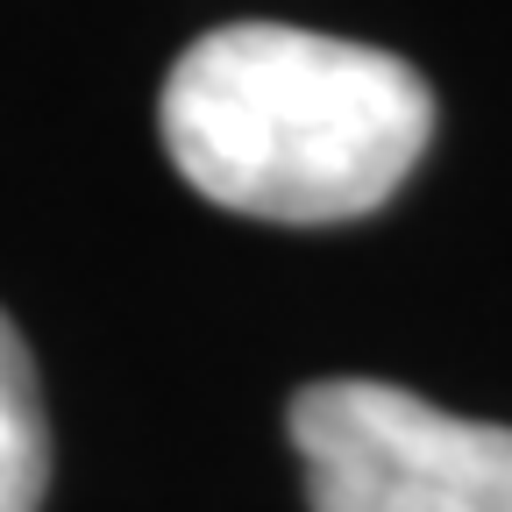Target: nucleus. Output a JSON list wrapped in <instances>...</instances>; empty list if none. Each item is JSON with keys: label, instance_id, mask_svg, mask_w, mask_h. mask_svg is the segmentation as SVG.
<instances>
[{"label": "nucleus", "instance_id": "obj_3", "mask_svg": "<svg viewBox=\"0 0 512 512\" xmlns=\"http://www.w3.org/2000/svg\"><path fill=\"white\" fill-rule=\"evenodd\" d=\"M50 484V427L36 399V363L0 313V512H36Z\"/></svg>", "mask_w": 512, "mask_h": 512}, {"label": "nucleus", "instance_id": "obj_1", "mask_svg": "<svg viewBox=\"0 0 512 512\" xmlns=\"http://www.w3.org/2000/svg\"><path fill=\"white\" fill-rule=\"evenodd\" d=\"M164 150L200 200L256 221H356L413 178L434 93L406 57L292 22H228L157 100Z\"/></svg>", "mask_w": 512, "mask_h": 512}, {"label": "nucleus", "instance_id": "obj_2", "mask_svg": "<svg viewBox=\"0 0 512 512\" xmlns=\"http://www.w3.org/2000/svg\"><path fill=\"white\" fill-rule=\"evenodd\" d=\"M313 512H512V427L456 420L377 377H320L292 399Z\"/></svg>", "mask_w": 512, "mask_h": 512}]
</instances>
